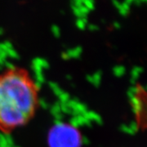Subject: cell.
I'll return each mask as SVG.
<instances>
[{
    "instance_id": "1",
    "label": "cell",
    "mask_w": 147,
    "mask_h": 147,
    "mask_svg": "<svg viewBox=\"0 0 147 147\" xmlns=\"http://www.w3.org/2000/svg\"><path fill=\"white\" fill-rule=\"evenodd\" d=\"M40 104V90L31 73L12 66L0 73V132L11 134L34 118Z\"/></svg>"
},
{
    "instance_id": "2",
    "label": "cell",
    "mask_w": 147,
    "mask_h": 147,
    "mask_svg": "<svg viewBox=\"0 0 147 147\" xmlns=\"http://www.w3.org/2000/svg\"><path fill=\"white\" fill-rule=\"evenodd\" d=\"M82 133L69 123H55L47 133L48 147H82Z\"/></svg>"
}]
</instances>
